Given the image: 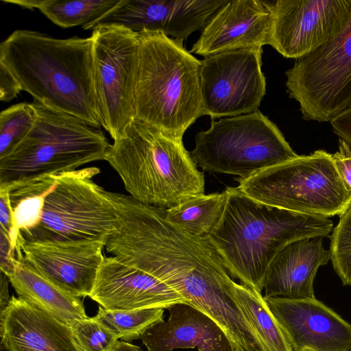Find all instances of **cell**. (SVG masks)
Wrapping results in <instances>:
<instances>
[{"instance_id": "obj_1", "label": "cell", "mask_w": 351, "mask_h": 351, "mask_svg": "<svg viewBox=\"0 0 351 351\" xmlns=\"http://www.w3.org/2000/svg\"><path fill=\"white\" fill-rule=\"evenodd\" d=\"M93 39L56 38L27 29L0 45V63L42 104L100 127L93 82Z\"/></svg>"}, {"instance_id": "obj_2", "label": "cell", "mask_w": 351, "mask_h": 351, "mask_svg": "<svg viewBox=\"0 0 351 351\" xmlns=\"http://www.w3.org/2000/svg\"><path fill=\"white\" fill-rule=\"evenodd\" d=\"M223 215L206 237L232 278L260 293L267 269L277 254L296 240L326 237L333 223L328 217L269 206L226 189Z\"/></svg>"}, {"instance_id": "obj_3", "label": "cell", "mask_w": 351, "mask_h": 351, "mask_svg": "<svg viewBox=\"0 0 351 351\" xmlns=\"http://www.w3.org/2000/svg\"><path fill=\"white\" fill-rule=\"evenodd\" d=\"M104 160L141 204L168 209L204 194V176L182 139L136 117L113 140Z\"/></svg>"}, {"instance_id": "obj_4", "label": "cell", "mask_w": 351, "mask_h": 351, "mask_svg": "<svg viewBox=\"0 0 351 351\" xmlns=\"http://www.w3.org/2000/svg\"><path fill=\"white\" fill-rule=\"evenodd\" d=\"M138 36L135 117L182 139L204 115L201 60L186 49L183 40L145 30Z\"/></svg>"}, {"instance_id": "obj_5", "label": "cell", "mask_w": 351, "mask_h": 351, "mask_svg": "<svg viewBox=\"0 0 351 351\" xmlns=\"http://www.w3.org/2000/svg\"><path fill=\"white\" fill-rule=\"evenodd\" d=\"M37 116L27 136L0 157V189L103 160L110 146L100 127L34 100Z\"/></svg>"}, {"instance_id": "obj_6", "label": "cell", "mask_w": 351, "mask_h": 351, "mask_svg": "<svg viewBox=\"0 0 351 351\" xmlns=\"http://www.w3.org/2000/svg\"><path fill=\"white\" fill-rule=\"evenodd\" d=\"M237 180V187L256 202L302 214L341 215L351 203L332 154L322 149Z\"/></svg>"}, {"instance_id": "obj_7", "label": "cell", "mask_w": 351, "mask_h": 351, "mask_svg": "<svg viewBox=\"0 0 351 351\" xmlns=\"http://www.w3.org/2000/svg\"><path fill=\"white\" fill-rule=\"evenodd\" d=\"M195 141L190 154L197 166L241 179L298 156L277 125L258 110L212 121Z\"/></svg>"}, {"instance_id": "obj_8", "label": "cell", "mask_w": 351, "mask_h": 351, "mask_svg": "<svg viewBox=\"0 0 351 351\" xmlns=\"http://www.w3.org/2000/svg\"><path fill=\"white\" fill-rule=\"evenodd\" d=\"M99 172L93 167L57 175L45 197L40 221L20 232L18 239L27 242L106 241L117 218L104 189L93 180Z\"/></svg>"}, {"instance_id": "obj_9", "label": "cell", "mask_w": 351, "mask_h": 351, "mask_svg": "<svg viewBox=\"0 0 351 351\" xmlns=\"http://www.w3.org/2000/svg\"><path fill=\"white\" fill-rule=\"evenodd\" d=\"M289 97L306 121L330 122L351 107V7L341 29L286 73Z\"/></svg>"}, {"instance_id": "obj_10", "label": "cell", "mask_w": 351, "mask_h": 351, "mask_svg": "<svg viewBox=\"0 0 351 351\" xmlns=\"http://www.w3.org/2000/svg\"><path fill=\"white\" fill-rule=\"evenodd\" d=\"M90 36L98 118L114 140L135 117L139 36L120 26L101 25Z\"/></svg>"}, {"instance_id": "obj_11", "label": "cell", "mask_w": 351, "mask_h": 351, "mask_svg": "<svg viewBox=\"0 0 351 351\" xmlns=\"http://www.w3.org/2000/svg\"><path fill=\"white\" fill-rule=\"evenodd\" d=\"M262 53V48H250L204 57L200 66L204 115L231 117L258 110L266 93Z\"/></svg>"}, {"instance_id": "obj_12", "label": "cell", "mask_w": 351, "mask_h": 351, "mask_svg": "<svg viewBox=\"0 0 351 351\" xmlns=\"http://www.w3.org/2000/svg\"><path fill=\"white\" fill-rule=\"evenodd\" d=\"M271 23L267 45L282 56L298 59L337 33L346 21L351 0L268 1Z\"/></svg>"}, {"instance_id": "obj_13", "label": "cell", "mask_w": 351, "mask_h": 351, "mask_svg": "<svg viewBox=\"0 0 351 351\" xmlns=\"http://www.w3.org/2000/svg\"><path fill=\"white\" fill-rule=\"evenodd\" d=\"M265 299L293 351H351V324L315 298Z\"/></svg>"}, {"instance_id": "obj_14", "label": "cell", "mask_w": 351, "mask_h": 351, "mask_svg": "<svg viewBox=\"0 0 351 351\" xmlns=\"http://www.w3.org/2000/svg\"><path fill=\"white\" fill-rule=\"evenodd\" d=\"M105 241L27 242L18 239L16 248L44 276L64 291L89 296L105 256Z\"/></svg>"}, {"instance_id": "obj_15", "label": "cell", "mask_w": 351, "mask_h": 351, "mask_svg": "<svg viewBox=\"0 0 351 351\" xmlns=\"http://www.w3.org/2000/svg\"><path fill=\"white\" fill-rule=\"evenodd\" d=\"M228 0H120L104 16L106 25L133 32H159L185 40L202 29L210 17Z\"/></svg>"}, {"instance_id": "obj_16", "label": "cell", "mask_w": 351, "mask_h": 351, "mask_svg": "<svg viewBox=\"0 0 351 351\" xmlns=\"http://www.w3.org/2000/svg\"><path fill=\"white\" fill-rule=\"evenodd\" d=\"M271 13L267 1L228 0L207 21L191 53L204 57L267 45Z\"/></svg>"}, {"instance_id": "obj_17", "label": "cell", "mask_w": 351, "mask_h": 351, "mask_svg": "<svg viewBox=\"0 0 351 351\" xmlns=\"http://www.w3.org/2000/svg\"><path fill=\"white\" fill-rule=\"evenodd\" d=\"M101 306L112 310L168 308L186 300L155 276L106 256L88 296Z\"/></svg>"}, {"instance_id": "obj_18", "label": "cell", "mask_w": 351, "mask_h": 351, "mask_svg": "<svg viewBox=\"0 0 351 351\" xmlns=\"http://www.w3.org/2000/svg\"><path fill=\"white\" fill-rule=\"evenodd\" d=\"M0 333L7 351H82L69 325L19 297L0 314Z\"/></svg>"}, {"instance_id": "obj_19", "label": "cell", "mask_w": 351, "mask_h": 351, "mask_svg": "<svg viewBox=\"0 0 351 351\" xmlns=\"http://www.w3.org/2000/svg\"><path fill=\"white\" fill-rule=\"evenodd\" d=\"M322 237L294 241L271 263L264 280V298H315L313 282L318 268L327 264L330 252Z\"/></svg>"}, {"instance_id": "obj_20", "label": "cell", "mask_w": 351, "mask_h": 351, "mask_svg": "<svg viewBox=\"0 0 351 351\" xmlns=\"http://www.w3.org/2000/svg\"><path fill=\"white\" fill-rule=\"evenodd\" d=\"M167 310L168 320L152 325L141 337L148 351L195 348L198 351H233L221 328L198 309L178 303Z\"/></svg>"}, {"instance_id": "obj_21", "label": "cell", "mask_w": 351, "mask_h": 351, "mask_svg": "<svg viewBox=\"0 0 351 351\" xmlns=\"http://www.w3.org/2000/svg\"><path fill=\"white\" fill-rule=\"evenodd\" d=\"M19 298L70 324L77 319L87 318L82 302L56 285L44 276L16 250L15 269L8 278Z\"/></svg>"}, {"instance_id": "obj_22", "label": "cell", "mask_w": 351, "mask_h": 351, "mask_svg": "<svg viewBox=\"0 0 351 351\" xmlns=\"http://www.w3.org/2000/svg\"><path fill=\"white\" fill-rule=\"evenodd\" d=\"M226 201V189L221 193L193 197L166 209L165 217L191 234L206 238L219 223Z\"/></svg>"}, {"instance_id": "obj_23", "label": "cell", "mask_w": 351, "mask_h": 351, "mask_svg": "<svg viewBox=\"0 0 351 351\" xmlns=\"http://www.w3.org/2000/svg\"><path fill=\"white\" fill-rule=\"evenodd\" d=\"M30 10L37 9L63 27L84 25L115 7L120 0H1Z\"/></svg>"}, {"instance_id": "obj_24", "label": "cell", "mask_w": 351, "mask_h": 351, "mask_svg": "<svg viewBox=\"0 0 351 351\" xmlns=\"http://www.w3.org/2000/svg\"><path fill=\"white\" fill-rule=\"evenodd\" d=\"M235 298L266 351H293L261 293L237 283Z\"/></svg>"}, {"instance_id": "obj_25", "label": "cell", "mask_w": 351, "mask_h": 351, "mask_svg": "<svg viewBox=\"0 0 351 351\" xmlns=\"http://www.w3.org/2000/svg\"><path fill=\"white\" fill-rule=\"evenodd\" d=\"M49 176L19 186L10 191L12 211L11 245L16 250L19 234L36 226L41 220L45 197L56 182Z\"/></svg>"}, {"instance_id": "obj_26", "label": "cell", "mask_w": 351, "mask_h": 351, "mask_svg": "<svg viewBox=\"0 0 351 351\" xmlns=\"http://www.w3.org/2000/svg\"><path fill=\"white\" fill-rule=\"evenodd\" d=\"M163 313L160 308L112 310L100 306L94 318L118 339L128 341L141 339L149 326L164 320Z\"/></svg>"}, {"instance_id": "obj_27", "label": "cell", "mask_w": 351, "mask_h": 351, "mask_svg": "<svg viewBox=\"0 0 351 351\" xmlns=\"http://www.w3.org/2000/svg\"><path fill=\"white\" fill-rule=\"evenodd\" d=\"M32 103H19L0 113V157L12 151L29 133L36 122Z\"/></svg>"}, {"instance_id": "obj_28", "label": "cell", "mask_w": 351, "mask_h": 351, "mask_svg": "<svg viewBox=\"0 0 351 351\" xmlns=\"http://www.w3.org/2000/svg\"><path fill=\"white\" fill-rule=\"evenodd\" d=\"M330 236V260L343 285L351 286V203Z\"/></svg>"}, {"instance_id": "obj_29", "label": "cell", "mask_w": 351, "mask_h": 351, "mask_svg": "<svg viewBox=\"0 0 351 351\" xmlns=\"http://www.w3.org/2000/svg\"><path fill=\"white\" fill-rule=\"evenodd\" d=\"M70 327L82 351H109L119 340L94 317L75 320Z\"/></svg>"}, {"instance_id": "obj_30", "label": "cell", "mask_w": 351, "mask_h": 351, "mask_svg": "<svg viewBox=\"0 0 351 351\" xmlns=\"http://www.w3.org/2000/svg\"><path fill=\"white\" fill-rule=\"evenodd\" d=\"M332 158L345 186L351 192V145L339 138V149Z\"/></svg>"}, {"instance_id": "obj_31", "label": "cell", "mask_w": 351, "mask_h": 351, "mask_svg": "<svg viewBox=\"0 0 351 351\" xmlns=\"http://www.w3.org/2000/svg\"><path fill=\"white\" fill-rule=\"evenodd\" d=\"M16 250L11 245L10 235L0 228V268L7 278L10 277L15 269Z\"/></svg>"}, {"instance_id": "obj_32", "label": "cell", "mask_w": 351, "mask_h": 351, "mask_svg": "<svg viewBox=\"0 0 351 351\" xmlns=\"http://www.w3.org/2000/svg\"><path fill=\"white\" fill-rule=\"evenodd\" d=\"M22 88L9 70L0 63V100L7 102L14 99Z\"/></svg>"}, {"instance_id": "obj_33", "label": "cell", "mask_w": 351, "mask_h": 351, "mask_svg": "<svg viewBox=\"0 0 351 351\" xmlns=\"http://www.w3.org/2000/svg\"><path fill=\"white\" fill-rule=\"evenodd\" d=\"M333 132L351 145V107L330 122Z\"/></svg>"}, {"instance_id": "obj_34", "label": "cell", "mask_w": 351, "mask_h": 351, "mask_svg": "<svg viewBox=\"0 0 351 351\" xmlns=\"http://www.w3.org/2000/svg\"><path fill=\"white\" fill-rule=\"evenodd\" d=\"M0 228L10 235L12 230V211L10 192L4 189H0Z\"/></svg>"}, {"instance_id": "obj_35", "label": "cell", "mask_w": 351, "mask_h": 351, "mask_svg": "<svg viewBox=\"0 0 351 351\" xmlns=\"http://www.w3.org/2000/svg\"><path fill=\"white\" fill-rule=\"evenodd\" d=\"M8 278L1 272V283H0V314L2 313L8 305L11 298L9 295Z\"/></svg>"}, {"instance_id": "obj_36", "label": "cell", "mask_w": 351, "mask_h": 351, "mask_svg": "<svg viewBox=\"0 0 351 351\" xmlns=\"http://www.w3.org/2000/svg\"><path fill=\"white\" fill-rule=\"evenodd\" d=\"M109 351H143L137 346L128 341L118 340Z\"/></svg>"}, {"instance_id": "obj_37", "label": "cell", "mask_w": 351, "mask_h": 351, "mask_svg": "<svg viewBox=\"0 0 351 351\" xmlns=\"http://www.w3.org/2000/svg\"><path fill=\"white\" fill-rule=\"evenodd\" d=\"M301 351H313L311 350H309V349H307V348H305V349H303Z\"/></svg>"}]
</instances>
